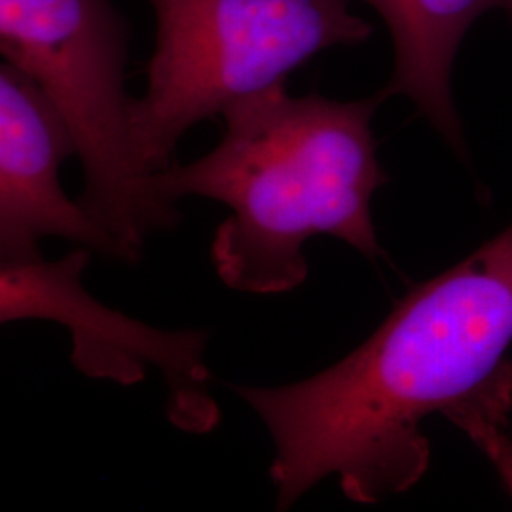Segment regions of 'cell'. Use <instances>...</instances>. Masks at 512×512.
Here are the masks:
<instances>
[{"mask_svg":"<svg viewBox=\"0 0 512 512\" xmlns=\"http://www.w3.org/2000/svg\"><path fill=\"white\" fill-rule=\"evenodd\" d=\"M382 92L357 101L291 95L287 82L241 97L222 116L219 145L200 160L152 173L165 202L224 203L211 245L222 283L239 293H289L308 277L306 241L332 236L368 260L382 256L374 194L389 177L372 118Z\"/></svg>","mask_w":512,"mask_h":512,"instance_id":"7a4b0ae2","label":"cell"},{"mask_svg":"<svg viewBox=\"0 0 512 512\" xmlns=\"http://www.w3.org/2000/svg\"><path fill=\"white\" fill-rule=\"evenodd\" d=\"M90 249L80 247L61 260L42 256L2 266L0 319H50L73 334V363L92 378L133 385L154 368L167 385V414L184 431H211L219 410L209 393L203 363L202 330L164 332L99 304L82 285Z\"/></svg>","mask_w":512,"mask_h":512,"instance_id":"5b68a950","label":"cell"},{"mask_svg":"<svg viewBox=\"0 0 512 512\" xmlns=\"http://www.w3.org/2000/svg\"><path fill=\"white\" fill-rule=\"evenodd\" d=\"M0 52L29 74L73 133L82 203L133 253L177 224L133 145L129 23L110 0H0Z\"/></svg>","mask_w":512,"mask_h":512,"instance_id":"277c9868","label":"cell"},{"mask_svg":"<svg viewBox=\"0 0 512 512\" xmlns=\"http://www.w3.org/2000/svg\"><path fill=\"white\" fill-rule=\"evenodd\" d=\"M156 44L145 95L131 101L133 145L150 173L181 137L241 97L268 90L334 46L372 35L348 0H150Z\"/></svg>","mask_w":512,"mask_h":512,"instance_id":"3957f363","label":"cell"},{"mask_svg":"<svg viewBox=\"0 0 512 512\" xmlns=\"http://www.w3.org/2000/svg\"><path fill=\"white\" fill-rule=\"evenodd\" d=\"M511 344L512 224L406 294L340 363L296 384L234 385L274 440L277 511L329 476L361 505L410 490L429 467L421 427L433 414L503 458Z\"/></svg>","mask_w":512,"mask_h":512,"instance_id":"6da1fadb","label":"cell"},{"mask_svg":"<svg viewBox=\"0 0 512 512\" xmlns=\"http://www.w3.org/2000/svg\"><path fill=\"white\" fill-rule=\"evenodd\" d=\"M353 2V0H348ZM385 21L395 69L382 93L401 95L414 103L423 118L439 131L458 154L465 152V137L452 97V71L461 42L476 19L505 0H361Z\"/></svg>","mask_w":512,"mask_h":512,"instance_id":"52a82bcc","label":"cell"},{"mask_svg":"<svg viewBox=\"0 0 512 512\" xmlns=\"http://www.w3.org/2000/svg\"><path fill=\"white\" fill-rule=\"evenodd\" d=\"M505 2H507V8H505V10L512 12V0H505Z\"/></svg>","mask_w":512,"mask_h":512,"instance_id":"ba28073f","label":"cell"},{"mask_svg":"<svg viewBox=\"0 0 512 512\" xmlns=\"http://www.w3.org/2000/svg\"><path fill=\"white\" fill-rule=\"evenodd\" d=\"M76 152L73 133L50 97L27 73L0 67V260L40 258L38 243L63 238L133 264L139 255L65 196L59 167Z\"/></svg>","mask_w":512,"mask_h":512,"instance_id":"8992f818","label":"cell"}]
</instances>
